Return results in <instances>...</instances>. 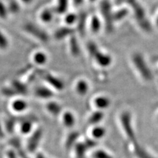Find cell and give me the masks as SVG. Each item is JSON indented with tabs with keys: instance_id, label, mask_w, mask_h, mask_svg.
<instances>
[{
	"instance_id": "cell-1",
	"label": "cell",
	"mask_w": 158,
	"mask_h": 158,
	"mask_svg": "<svg viewBox=\"0 0 158 158\" xmlns=\"http://www.w3.org/2000/svg\"><path fill=\"white\" fill-rule=\"evenodd\" d=\"M127 3L132 9L138 25L146 33L152 32L153 27L147 18L146 11L142 5L137 0H127Z\"/></svg>"
},
{
	"instance_id": "cell-2",
	"label": "cell",
	"mask_w": 158,
	"mask_h": 158,
	"mask_svg": "<svg viewBox=\"0 0 158 158\" xmlns=\"http://www.w3.org/2000/svg\"><path fill=\"white\" fill-rule=\"evenodd\" d=\"M131 61L138 73L143 80L150 82L153 78V73L143 54L135 52L131 55Z\"/></svg>"
},
{
	"instance_id": "cell-3",
	"label": "cell",
	"mask_w": 158,
	"mask_h": 158,
	"mask_svg": "<svg viewBox=\"0 0 158 158\" xmlns=\"http://www.w3.org/2000/svg\"><path fill=\"white\" fill-rule=\"evenodd\" d=\"M89 54L94 59L96 63L102 67H107L111 65L112 57L109 54L102 52L94 43H89L88 45Z\"/></svg>"
},
{
	"instance_id": "cell-4",
	"label": "cell",
	"mask_w": 158,
	"mask_h": 158,
	"mask_svg": "<svg viewBox=\"0 0 158 158\" xmlns=\"http://www.w3.org/2000/svg\"><path fill=\"white\" fill-rule=\"evenodd\" d=\"M120 120L123 131H124L128 140L131 142V143H132V144H136L138 141L136 140L134 128H133L132 125L131 113L128 111L123 112L120 117Z\"/></svg>"
},
{
	"instance_id": "cell-5",
	"label": "cell",
	"mask_w": 158,
	"mask_h": 158,
	"mask_svg": "<svg viewBox=\"0 0 158 158\" xmlns=\"http://www.w3.org/2000/svg\"><path fill=\"white\" fill-rule=\"evenodd\" d=\"M24 29L28 33L31 34L34 38H37L38 40L44 42V43L48 42L49 37L46 32L36 25H34V24H27L24 26Z\"/></svg>"
},
{
	"instance_id": "cell-6",
	"label": "cell",
	"mask_w": 158,
	"mask_h": 158,
	"mask_svg": "<svg viewBox=\"0 0 158 158\" xmlns=\"http://www.w3.org/2000/svg\"><path fill=\"white\" fill-rule=\"evenodd\" d=\"M102 13L103 17L105 19V23H106V27L108 31H111L113 29V17L111 13V6L107 0H103L101 5Z\"/></svg>"
},
{
	"instance_id": "cell-7",
	"label": "cell",
	"mask_w": 158,
	"mask_h": 158,
	"mask_svg": "<svg viewBox=\"0 0 158 158\" xmlns=\"http://www.w3.org/2000/svg\"><path fill=\"white\" fill-rule=\"evenodd\" d=\"M44 80L46 82L52 86H53L54 88L57 89V90H62L64 88V82L61 80L56 77L52 75L50 73H44L42 75Z\"/></svg>"
},
{
	"instance_id": "cell-8",
	"label": "cell",
	"mask_w": 158,
	"mask_h": 158,
	"mask_svg": "<svg viewBox=\"0 0 158 158\" xmlns=\"http://www.w3.org/2000/svg\"><path fill=\"white\" fill-rule=\"evenodd\" d=\"M43 132L41 128H38L36 131L33 133V135L30 138L28 141V148L30 152H33L36 150L38 148L40 142L42 139Z\"/></svg>"
},
{
	"instance_id": "cell-9",
	"label": "cell",
	"mask_w": 158,
	"mask_h": 158,
	"mask_svg": "<svg viewBox=\"0 0 158 158\" xmlns=\"http://www.w3.org/2000/svg\"><path fill=\"white\" fill-rule=\"evenodd\" d=\"M94 104L99 110H106L110 107L111 100L106 96H98L94 100Z\"/></svg>"
},
{
	"instance_id": "cell-10",
	"label": "cell",
	"mask_w": 158,
	"mask_h": 158,
	"mask_svg": "<svg viewBox=\"0 0 158 158\" xmlns=\"http://www.w3.org/2000/svg\"><path fill=\"white\" fill-rule=\"evenodd\" d=\"M35 94L40 98L49 99L53 96V92L45 86H39L36 88Z\"/></svg>"
},
{
	"instance_id": "cell-11",
	"label": "cell",
	"mask_w": 158,
	"mask_h": 158,
	"mask_svg": "<svg viewBox=\"0 0 158 158\" xmlns=\"http://www.w3.org/2000/svg\"><path fill=\"white\" fill-rule=\"evenodd\" d=\"M133 147H134L135 154L138 158H154L138 142L133 144Z\"/></svg>"
},
{
	"instance_id": "cell-12",
	"label": "cell",
	"mask_w": 158,
	"mask_h": 158,
	"mask_svg": "<svg viewBox=\"0 0 158 158\" xmlns=\"http://www.w3.org/2000/svg\"><path fill=\"white\" fill-rule=\"evenodd\" d=\"M75 117L70 111H66L63 115V123L67 128H72L75 124Z\"/></svg>"
},
{
	"instance_id": "cell-13",
	"label": "cell",
	"mask_w": 158,
	"mask_h": 158,
	"mask_svg": "<svg viewBox=\"0 0 158 158\" xmlns=\"http://www.w3.org/2000/svg\"><path fill=\"white\" fill-rule=\"evenodd\" d=\"M76 91L81 96H85L89 90V85L85 80L78 81L76 85Z\"/></svg>"
},
{
	"instance_id": "cell-14",
	"label": "cell",
	"mask_w": 158,
	"mask_h": 158,
	"mask_svg": "<svg viewBox=\"0 0 158 158\" xmlns=\"http://www.w3.org/2000/svg\"><path fill=\"white\" fill-rule=\"evenodd\" d=\"M46 108L48 111L53 116L59 115L62 110L61 106L55 102H50L47 103Z\"/></svg>"
},
{
	"instance_id": "cell-15",
	"label": "cell",
	"mask_w": 158,
	"mask_h": 158,
	"mask_svg": "<svg viewBox=\"0 0 158 158\" xmlns=\"http://www.w3.org/2000/svg\"><path fill=\"white\" fill-rule=\"evenodd\" d=\"M47 54L44 52H37L34 54L33 60L38 65H44L48 61Z\"/></svg>"
},
{
	"instance_id": "cell-16",
	"label": "cell",
	"mask_w": 158,
	"mask_h": 158,
	"mask_svg": "<svg viewBox=\"0 0 158 158\" xmlns=\"http://www.w3.org/2000/svg\"><path fill=\"white\" fill-rule=\"evenodd\" d=\"M53 11L51 9H45L41 12L40 15V18L42 22L44 23H49L52 22V21L53 19L54 15H53Z\"/></svg>"
},
{
	"instance_id": "cell-17",
	"label": "cell",
	"mask_w": 158,
	"mask_h": 158,
	"mask_svg": "<svg viewBox=\"0 0 158 158\" xmlns=\"http://www.w3.org/2000/svg\"><path fill=\"white\" fill-rule=\"evenodd\" d=\"M75 150L77 158H85L88 148L84 142H78L75 145Z\"/></svg>"
},
{
	"instance_id": "cell-18",
	"label": "cell",
	"mask_w": 158,
	"mask_h": 158,
	"mask_svg": "<svg viewBox=\"0 0 158 158\" xmlns=\"http://www.w3.org/2000/svg\"><path fill=\"white\" fill-rule=\"evenodd\" d=\"M102 23L97 15H94L90 21V29L94 34H97L101 30Z\"/></svg>"
},
{
	"instance_id": "cell-19",
	"label": "cell",
	"mask_w": 158,
	"mask_h": 158,
	"mask_svg": "<svg viewBox=\"0 0 158 158\" xmlns=\"http://www.w3.org/2000/svg\"><path fill=\"white\" fill-rule=\"evenodd\" d=\"M103 117H104V114H103V113L102 111H95L92 113L90 116V117H89L88 123H90V125H97L99 123L102 121V120L103 118Z\"/></svg>"
},
{
	"instance_id": "cell-20",
	"label": "cell",
	"mask_w": 158,
	"mask_h": 158,
	"mask_svg": "<svg viewBox=\"0 0 158 158\" xmlns=\"http://www.w3.org/2000/svg\"><path fill=\"white\" fill-rule=\"evenodd\" d=\"M73 32V29L70 27H64L57 30L55 34V37L57 40H61L66 36H71Z\"/></svg>"
},
{
	"instance_id": "cell-21",
	"label": "cell",
	"mask_w": 158,
	"mask_h": 158,
	"mask_svg": "<svg viewBox=\"0 0 158 158\" xmlns=\"http://www.w3.org/2000/svg\"><path fill=\"white\" fill-rule=\"evenodd\" d=\"M79 136V133L78 132H73L69 135L66 140L65 146L67 149H70L73 146L76 144L77 140Z\"/></svg>"
},
{
	"instance_id": "cell-22",
	"label": "cell",
	"mask_w": 158,
	"mask_h": 158,
	"mask_svg": "<svg viewBox=\"0 0 158 158\" xmlns=\"http://www.w3.org/2000/svg\"><path fill=\"white\" fill-rule=\"evenodd\" d=\"M106 131L101 126H96L92 131V135L94 139H101L106 135Z\"/></svg>"
},
{
	"instance_id": "cell-23",
	"label": "cell",
	"mask_w": 158,
	"mask_h": 158,
	"mask_svg": "<svg viewBox=\"0 0 158 158\" xmlns=\"http://www.w3.org/2000/svg\"><path fill=\"white\" fill-rule=\"evenodd\" d=\"M70 51L74 56H77L80 54V48L75 36H72L70 40Z\"/></svg>"
},
{
	"instance_id": "cell-24",
	"label": "cell",
	"mask_w": 158,
	"mask_h": 158,
	"mask_svg": "<svg viewBox=\"0 0 158 158\" xmlns=\"http://www.w3.org/2000/svg\"><path fill=\"white\" fill-rule=\"evenodd\" d=\"M68 0H57L56 11L59 13H64L67 9Z\"/></svg>"
},
{
	"instance_id": "cell-25",
	"label": "cell",
	"mask_w": 158,
	"mask_h": 158,
	"mask_svg": "<svg viewBox=\"0 0 158 158\" xmlns=\"http://www.w3.org/2000/svg\"><path fill=\"white\" fill-rule=\"evenodd\" d=\"M128 14V10L127 9H122L118 10L115 13L113 14V21H119L121 20L125 19Z\"/></svg>"
},
{
	"instance_id": "cell-26",
	"label": "cell",
	"mask_w": 158,
	"mask_h": 158,
	"mask_svg": "<svg viewBox=\"0 0 158 158\" xmlns=\"http://www.w3.org/2000/svg\"><path fill=\"white\" fill-rule=\"evenodd\" d=\"M92 158H113V156L103 150H98L93 152Z\"/></svg>"
},
{
	"instance_id": "cell-27",
	"label": "cell",
	"mask_w": 158,
	"mask_h": 158,
	"mask_svg": "<svg viewBox=\"0 0 158 158\" xmlns=\"http://www.w3.org/2000/svg\"><path fill=\"white\" fill-rule=\"evenodd\" d=\"M13 107L17 111H23L27 107V103L23 100H17L13 103Z\"/></svg>"
},
{
	"instance_id": "cell-28",
	"label": "cell",
	"mask_w": 158,
	"mask_h": 158,
	"mask_svg": "<svg viewBox=\"0 0 158 158\" xmlns=\"http://www.w3.org/2000/svg\"><path fill=\"white\" fill-rule=\"evenodd\" d=\"M78 21V17L75 13H69L65 17V22L68 25H72Z\"/></svg>"
},
{
	"instance_id": "cell-29",
	"label": "cell",
	"mask_w": 158,
	"mask_h": 158,
	"mask_svg": "<svg viewBox=\"0 0 158 158\" xmlns=\"http://www.w3.org/2000/svg\"><path fill=\"white\" fill-rule=\"evenodd\" d=\"M32 129V122L31 121H25L21 126V131L24 134H28Z\"/></svg>"
},
{
	"instance_id": "cell-30",
	"label": "cell",
	"mask_w": 158,
	"mask_h": 158,
	"mask_svg": "<svg viewBox=\"0 0 158 158\" xmlns=\"http://www.w3.org/2000/svg\"><path fill=\"white\" fill-rule=\"evenodd\" d=\"M9 46V41L6 36L0 31V49H6Z\"/></svg>"
},
{
	"instance_id": "cell-31",
	"label": "cell",
	"mask_w": 158,
	"mask_h": 158,
	"mask_svg": "<svg viewBox=\"0 0 158 158\" xmlns=\"http://www.w3.org/2000/svg\"><path fill=\"white\" fill-rule=\"evenodd\" d=\"M8 11L6 6L3 2H0V18L6 19L7 17Z\"/></svg>"
},
{
	"instance_id": "cell-32",
	"label": "cell",
	"mask_w": 158,
	"mask_h": 158,
	"mask_svg": "<svg viewBox=\"0 0 158 158\" xmlns=\"http://www.w3.org/2000/svg\"><path fill=\"white\" fill-rule=\"evenodd\" d=\"M84 143H85V146H86L88 149H89V148H94L98 144V143H97L96 141H94L92 139H90V138H86L85 142Z\"/></svg>"
},
{
	"instance_id": "cell-33",
	"label": "cell",
	"mask_w": 158,
	"mask_h": 158,
	"mask_svg": "<svg viewBox=\"0 0 158 158\" xmlns=\"http://www.w3.org/2000/svg\"><path fill=\"white\" fill-rule=\"evenodd\" d=\"M9 10H11L10 11L12 13H17L19 11V4L15 2H12L9 5Z\"/></svg>"
},
{
	"instance_id": "cell-34",
	"label": "cell",
	"mask_w": 158,
	"mask_h": 158,
	"mask_svg": "<svg viewBox=\"0 0 158 158\" xmlns=\"http://www.w3.org/2000/svg\"><path fill=\"white\" fill-rule=\"evenodd\" d=\"M154 25L155 26V27L158 28V10H157V13L156 14V16H155Z\"/></svg>"
},
{
	"instance_id": "cell-35",
	"label": "cell",
	"mask_w": 158,
	"mask_h": 158,
	"mask_svg": "<svg viewBox=\"0 0 158 158\" xmlns=\"http://www.w3.org/2000/svg\"><path fill=\"white\" fill-rule=\"evenodd\" d=\"M21 1L23 3H25V4H30L34 0H21Z\"/></svg>"
},
{
	"instance_id": "cell-36",
	"label": "cell",
	"mask_w": 158,
	"mask_h": 158,
	"mask_svg": "<svg viewBox=\"0 0 158 158\" xmlns=\"http://www.w3.org/2000/svg\"><path fill=\"white\" fill-rule=\"evenodd\" d=\"M83 0H75V3H76L77 6H78V5H80L82 2Z\"/></svg>"
},
{
	"instance_id": "cell-37",
	"label": "cell",
	"mask_w": 158,
	"mask_h": 158,
	"mask_svg": "<svg viewBox=\"0 0 158 158\" xmlns=\"http://www.w3.org/2000/svg\"><path fill=\"white\" fill-rule=\"evenodd\" d=\"M36 158H46V157H44L42 154H38L37 155V156H36Z\"/></svg>"
},
{
	"instance_id": "cell-38",
	"label": "cell",
	"mask_w": 158,
	"mask_h": 158,
	"mask_svg": "<svg viewBox=\"0 0 158 158\" xmlns=\"http://www.w3.org/2000/svg\"><path fill=\"white\" fill-rule=\"evenodd\" d=\"M89 1H90V2H94L96 1V0H89Z\"/></svg>"
}]
</instances>
